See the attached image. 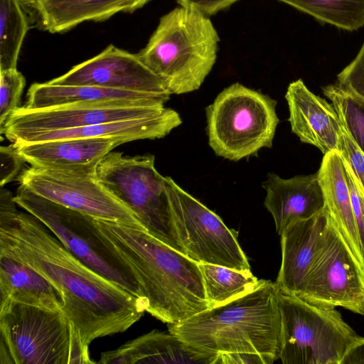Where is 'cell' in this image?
I'll use <instances>...</instances> for the list:
<instances>
[{
    "instance_id": "15",
    "label": "cell",
    "mask_w": 364,
    "mask_h": 364,
    "mask_svg": "<svg viewBox=\"0 0 364 364\" xmlns=\"http://www.w3.org/2000/svg\"><path fill=\"white\" fill-rule=\"evenodd\" d=\"M330 213L317 214L291 223L281 234L282 262L275 284L284 293L298 296L327 239Z\"/></svg>"
},
{
    "instance_id": "25",
    "label": "cell",
    "mask_w": 364,
    "mask_h": 364,
    "mask_svg": "<svg viewBox=\"0 0 364 364\" xmlns=\"http://www.w3.org/2000/svg\"><path fill=\"white\" fill-rule=\"evenodd\" d=\"M209 309L227 304L255 289L260 282L250 270L238 271L224 266L198 263Z\"/></svg>"
},
{
    "instance_id": "21",
    "label": "cell",
    "mask_w": 364,
    "mask_h": 364,
    "mask_svg": "<svg viewBox=\"0 0 364 364\" xmlns=\"http://www.w3.org/2000/svg\"><path fill=\"white\" fill-rule=\"evenodd\" d=\"M41 27L63 33L85 21H103L120 12L132 13L151 0H20Z\"/></svg>"
},
{
    "instance_id": "13",
    "label": "cell",
    "mask_w": 364,
    "mask_h": 364,
    "mask_svg": "<svg viewBox=\"0 0 364 364\" xmlns=\"http://www.w3.org/2000/svg\"><path fill=\"white\" fill-rule=\"evenodd\" d=\"M164 103L135 100L78 102L29 109L19 107L7 119L0 134L9 139L27 132L77 128L156 115L166 109Z\"/></svg>"
},
{
    "instance_id": "2",
    "label": "cell",
    "mask_w": 364,
    "mask_h": 364,
    "mask_svg": "<svg viewBox=\"0 0 364 364\" xmlns=\"http://www.w3.org/2000/svg\"><path fill=\"white\" fill-rule=\"evenodd\" d=\"M100 231L134 273L146 311L168 324L209 309L196 262L144 230L95 219Z\"/></svg>"
},
{
    "instance_id": "22",
    "label": "cell",
    "mask_w": 364,
    "mask_h": 364,
    "mask_svg": "<svg viewBox=\"0 0 364 364\" xmlns=\"http://www.w3.org/2000/svg\"><path fill=\"white\" fill-rule=\"evenodd\" d=\"M317 173L325 206L353 257L364 269V260L353 216L347 173L343 161L337 150L323 154Z\"/></svg>"
},
{
    "instance_id": "29",
    "label": "cell",
    "mask_w": 364,
    "mask_h": 364,
    "mask_svg": "<svg viewBox=\"0 0 364 364\" xmlns=\"http://www.w3.org/2000/svg\"><path fill=\"white\" fill-rule=\"evenodd\" d=\"M26 80L17 68L0 70V129L19 107Z\"/></svg>"
},
{
    "instance_id": "1",
    "label": "cell",
    "mask_w": 364,
    "mask_h": 364,
    "mask_svg": "<svg viewBox=\"0 0 364 364\" xmlns=\"http://www.w3.org/2000/svg\"><path fill=\"white\" fill-rule=\"evenodd\" d=\"M0 253L30 266L58 289L62 311L86 348L95 339L127 331L146 311L142 300L82 263L29 213H0Z\"/></svg>"
},
{
    "instance_id": "24",
    "label": "cell",
    "mask_w": 364,
    "mask_h": 364,
    "mask_svg": "<svg viewBox=\"0 0 364 364\" xmlns=\"http://www.w3.org/2000/svg\"><path fill=\"white\" fill-rule=\"evenodd\" d=\"M119 100H148L165 104L169 99L161 95L133 91L90 85H53L46 82L31 85L23 107L29 109H38L78 102Z\"/></svg>"
},
{
    "instance_id": "4",
    "label": "cell",
    "mask_w": 364,
    "mask_h": 364,
    "mask_svg": "<svg viewBox=\"0 0 364 364\" xmlns=\"http://www.w3.org/2000/svg\"><path fill=\"white\" fill-rule=\"evenodd\" d=\"M220 38L209 16L179 6L164 15L137 53L171 94L200 88L213 69Z\"/></svg>"
},
{
    "instance_id": "3",
    "label": "cell",
    "mask_w": 364,
    "mask_h": 364,
    "mask_svg": "<svg viewBox=\"0 0 364 364\" xmlns=\"http://www.w3.org/2000/svg\"><path fill=\"white\" fill-rule=\"evenodd\" d=\"M277 293L275 282L260 279L243 296L179 323L168 324V331L208 353H254L278 360L281 316Z\"/></svg>"
},
{
    "instance_id": "18",
    "label": "cell",
    "mask_w": 364,
    "mask_h": 364,
    "mask_svg": "<svg viewBox=\"0 0 364 364\" xmlns=\"http://www.w3.org/2000/svg\"><path fill=\"white\" fill-rule=\"evenodd\" d=\"M262 186L266 191L264 205L279 235L293 222L309 218L325 207L317 173L290 178L270 173Z\"/></svg>"
},
{
    "instance_id": "20",
    "label": "cell",
    "mask_w": 364,
    "mask_h": 364,
    "mask_svg": "<svg viewBox=\"0 0 364 364\" xmlns=\"http://www.w3.org/2000/svg\"><path fill=\"white\" fill-rule=\"evenodd\" d=\"M218 355L198 349L169 331L154 330L102 353L97 363L215 364Z\"/></svg>"
},
{
    "instance_id": "7",
    "label": "cell",
    "mask_w": 364,
    "mask_h": 364,
    "mask_svg": "<svg viewBox=\"0 0 364 364\" xmlns=\"http://www.w3.org/2000/svg\"><path fill=\"white\" fill-rule=\"evenodd\" d=\"M151 154L128 156L110 151L99 163V181L136 215L152 237L186 255L179 240L165 185Z\"/></svg>"
},
{
    "instance_id": "11",
    "label": "cell",
    "mask_w": 364,
    "mask_h": 364,
    "mask_svg": "<svg viewBox=\"0 0 364 364\" xmlns=\"http://www.w3.org/2000/svg\"><path fill=\"white\" fill-rule=\"evenodd\" d=\"M18 179L20 185L53 202L95 219L145 230L133 212L96 175L31 166Z\"/></svg>"
},
{
    "instance_id": "35",
    "label": "cell",
    "mask_w": 364,
    "mask_h": 364,
    "mask_svg": "<svg viewBox=\"0 0 364 364\" xmlns=\"http://www.w3.org/2000/svg\"><path fill=\"white\" fill-rule=\"evenodd\" d=\"M239 0H176L180 6L196 9L208 16L225 9Z\"/></svg>"
},
{
    "instance_id": "14",
    "label": "cell",
    "mask_w": 364,
    "mask_h": 364,
    "mask_svg": "<svg viewBox=\"0 0 364 364\" xmlns=\"http://www.w3.org/2000/svg\"><path fill=\"white\" fill-rule=\"evenodd\" d=\"M48 82L97 86L157 95L168 99L171 95L162 80L141 61L138 54L113 45Z\"/></svg>"
},
{
    "instance_id": "8",
    "label": "cell",
    "mask_w": 364,
    "mask_h": 364,
    "mask_svg": "<svg viewBox=\"0 0 364 364\" xmlns=\"http://www.w3.org/2000/svg\"><path fill=\"white\" fill-rule=\"evenodd\" d=\"M276 104L238 82L224 89L206 108L208 143L215 154L239 161L270 148L279 122Z\"/></svg>"
},
{
    "instance_id": "36",
    "label": "cell",
    "mask_w": 364,
    "mask_h": 364,
    "mask_svg": "<svg viewBox=\"0 0 364 364\" xmlns=\"http://www.w3.org/2000/svg\"><path fill=\"white\" fill-rule=\"evenodd\" d=\"M339 364H364V337L358 336L353 341Z\"/></svg>"
},
{
    "instance_id": "33",
    "label": "cell",
    "mask_w": 364,
    "mask_h": 364,
    "mask_svg": "<svg viewBox=\"0 0 364 364\" xmlns=\"http://www.w3.org/2000/svg\"><path fill=\"white\" fill-rule=\"evenodd\" d=\"M344 166L348 177L355 227L364 260V197L359 188L356 186L349 169L345 164Z\"/></svg>"
},
{
    "instance_id": "30",
    "label": "cell",
    "mask_w": 364,
    "mask_h": 364,
    "mask_svg": "<svg viewBox=\"0 0 364 364\" xmlns=\"http://www.w3.org/2000/svg\"><path fill=\"white\" fill-rule=\"evenodd\" d=\"M337 151L364 197V153L342 125Z\"/></svg>"
},
{
    "instance_id": "12",
    "label": "cell",
    "mask_w": 364,
    "mask_h": 364,
    "mask_svg": "<svg viewBox=\"0 0 364 364\" xmlns=\"http://www.w3.org/2000/svg\"><path fill=\"white\" fill-rule=\"evenodd\" d=\"M297 297L316 306L342 307L364 315V269L353 257L331 217L326 244Z\"/></svg>"
},
{
    "instance_id": "28",
    "label": "cell",
    "mask_w": 364,
    "mask_h": 364,
    "mask_svg": "<svg viewBox=\"0 0 364 364\" xmlns=\"http://www.w3.org/2000/svg\"><path fill=\"white\" fill-rule=\"evenodd\" d=\"M346 130L364 153V97L338 84L322 87Z\"/></svg>"
},
{
    "instance_id": "5",
    "label": "cell",
    "mask_w": 364,
    "mask_h": 364,
    "mask_svg": "<svg viewBox=\"0 0 364 364\" xmlns=\"http://www.w3.org/2000/svg\"><path fill=\"white\" fill-rule=\"evenodd\" d=\"M1 363H95L61 310L0 301Z\"/></svg>"
},
{
    "instance_id": "27",
    "label": "cell",
    "mask_w": 364,
    "mask_h": 364,
    "mask_svg": "<svg viewBox=\"0 0 364 364\" xmlns=\"http://www.w3.org/2000/svg\"><path fill=\"white\" fill-rule=\"evenodd\" d=\"M20 0H0V70L17 68L28 21Z\"/></svg>"
},
{
    "instance_id": "23",
    "label": "cell",
    "mask_w": 364,
    "mask_h": 364,
    "mask_svg": "<svg viewBox=\"0 0 364 364\" xmlns=\"http://www.w3.org/2000/svg\"><path fill=\"white\" fill-rule=\"evenodd\" d=\"M11 299L41 308L61 310L63 301L58 289L30 266L0 253V301Z\"/></svg>"
},
{
    "instance_id": "19",
    "label": "cell",
    "mask_w": 364,
    "mask_h": 364,
    "mask_svg": "<svg viewBox=\"0 0 364 364\" xmlns=\"http://www.w3.org/2000/svg\"><path fill=\"white\" fill-rule=\"evenodd\" d=\"M181 123L178 113L166 108L156 115L77 128L23 133L9 140L16 144L74 138H122L127 141L155 139L168 135Z\"/></svg>"
},
{
    "instance_id": "31",
    "label": "cell",
    "mask_w": 364,
    "mask_h": 364,
    "mask_svg": "<svg viewBox=\"0 0 364 364\" xmlns=\"http://www.w3.org/2000/svg\"><path fill=\"white\" fill-rule=\"evenodd\" d=\"M338 85L364 97V43L354 59L337 75Z\"/></svg>"
},
{
    "instance_id": "9",
    "label": "cell",
    "mask_w": 364,
    "mask_h": 364,
    "mask_svg": "<svg viewBox=\"0 0 364 364\" xmlns=\"http://www.w3.org/2000/svg\"><path fill=\"white\" fill-rule=\"evenodd\" d=\"M283 364H339L359 336L336 308L314 305L278 289Z\"/></svg>"
},
{
    "instance_id": "26",
    "label": "cell",
    "mask_w": 364,
    "mask_h": 364,
    "mask_svg": "<svg viewBox=\"0 0 364 364\" xmlns=\"http://www.w3.org/2000/svg\"><path fill=\"white\" fill-rule=\"evenodd\" d=\"M316 20L348 31L364 26V0H277Z\"/></svg>"
},
{
    "instance_id": "32",
    "label": "cell",
    "mask_w": 364,
    "mask_h": 364,
    "mask_svg": "<svg viewBox=\"0 0 364 364\" xmlns=\"http://www.w3.org/2000/svg\"><path fill=\"white\" fill-rule=\"evenodd\" d=\"M26 162L18 152L16 146H1L0 147V186L13 181L19 173L23 164Z\"/></svg>"
},
{
    "instance_id": "17",
    "label": "cell",
    "mask_w": 364,
    "mask_h": 364,
    "mask_svg": "<svg viewBox=\"0 0 364 364\" xmlns=\"http://www.w3.org/2000/svg\"><path fill=\"white\" fill-rule=\"evenodd\" d=\"M285 98L291 131L301 141L323 154L337 150L342 124L333 105L310 91L301 79L289 85Z\"/></svg>"
},
{
    "instance_id": "6",
    "label": "cell",
    "mask_w": 364,
    "mask_h": 364,
    "mask_svg": "<svg viewBox=\"0 0 364 364\" xmlns=\"http://www.w3.org/2000/svg\"><path fill=\"white\" fill-rule=\"evenodd\" d=\"M14 198L18 205L41 220L82 263L145 304L134 273L98 228L95 218L48 200L22 185Z\"/></svg>"
},
{
    "instance_id": "10",
    "label": "cell",
    "mask_w": 364,
    "mask_h": 364,
    "mask_svg": "<svg viewBox=\"0 0 364 364\" xmlns=\"http://www.w3.org/2000/svg\"><path fill=\"white\" fill-rule=\"evenodd\" d=\"M165 185L186 255L197 263L220 265L238 271L250 270L235 232L171 177L165 176Z\"/></svg>"
},
{
    "instance_id": "34",
    "label": "cell",
    "mask_w": 364,
    "mask_h": 364,
    "mask_svg": "<svg viewBox=\"0 0 364 364\" xmlns=\"http://www.w3.org/2000/svg\"><path fill=\"white\" fill-rule=\"evenodd\" d=\"M277 358L254 353H225L219 354L215 364H272Z\"/></svg>"
},
{
    "instance_id": "16",
    "label": "cell",
    "mask_w": 364,
    "mask_h": 364,
    "mask_svg": "<svg viewBox=\"0 0 364 364\" xmlns=\"http://www.w3.org/2000/svg\"><path fill=\"white\" fill-rule=\"evenodd\" d=\"M122 138H74L13 144L31 166L96 175L99 163Z\"/></svg>"
}]
</instances>
